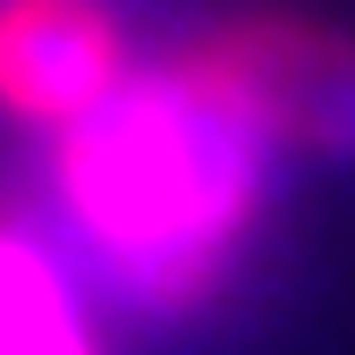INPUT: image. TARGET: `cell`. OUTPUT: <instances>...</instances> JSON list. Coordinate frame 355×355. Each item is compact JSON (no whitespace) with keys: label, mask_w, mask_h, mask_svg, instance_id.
I'll return each mask as SVG.
<instances>
[{"label":"cell","mask_w":355,"mask_h":355,"mask_svg":"<svg viewBox=\"0 0 355 355\" xmlns=\"http://www.w3.org/2000/svg\"><path fill=\"white\" fill-rule=\"evenodd\" d=\"M279 144L237 102L220 60L178 42L161 68H127L110 102L51 136V178L94 271L144 313H203L254 245Z\"/></svg>","instance_id":"6da1fadb"},{"label":"cell","mask_w":355,"mask_h":355,"mask_svg":"<svg viewBox=\"0 0 355 355\" xmlns=\"http://www.w3.org/2000/svg\"><path fill=\"white\" fill-rule=\"evenodd\" d=\"M237 102L262 119L279 153L313 161H355V34L296 17V9H254L203 34Z\"/></svg>","instance_id":"7a4b0ae2"},{"label":"cell","mask_w":355,"mask_h":355,"mask_svg":"<svg viewBox=\"0 0 355 355\" xmlns=\"http://www.w3.org/2000/svg\"><path fill=\"white\" fill-rule=\"evenodd\" d=\"M127 26L102 0H0V110L60 136L127 85Z\"/></svg>","instance_id":"3957f363"},{"label":"cell","mask_w":355,"mask_h":355,"mask_svg":"<svg viewBox=\"0 0 355 355\" xmlns=\"http://www.w3.org/2000/svg\"><path fill=\"white\" fill-rule=\"evenodd\" d=\"M0 355H102L68 271L17 220H0Z\"/></svg>","instance_id":"277c9868"}]
</instances>
